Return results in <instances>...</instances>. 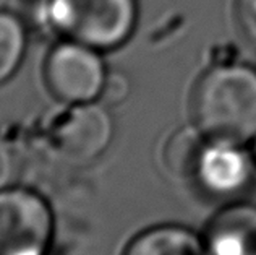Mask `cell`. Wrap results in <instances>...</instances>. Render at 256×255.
I'll return each mask as SVG.
<instances>
[{
  "mask_svg": "<svg viewBox=\"0 0 256 255\" xmlns=\"http://www.w3.org/2000/svg\"><path fill=\"white\" fill-rule=\"evenodd\" d=\"M192 117L216 143L250 140L256 135V72L242 65L206 72L193 90Z\"/></svg>",
  "mask_w": 256,
  "mask_h": 255,
  "instance_id": "cell-1",
  "label": "cell"
},
{
  "mask_svg": "<svg viewBox=\"0 0 256 255\" xmlns=\"http://www.w3.org/2000/svg\"><path fill=\"white\" fill-rule=\"evenodd\" d=\"M136 17L134 0H52L60 33L86 48L109 49L125 41Z\"/></svg>",
  "mask_w": 256,
  "mask_h": 255,
  "instance_id": "cell-2",
  "label": "cell"
},
{
  "mask_svg": "<svg viewBox=\"0 0 256 255\" xmlns=\"http://www.w3.org/2000/svg\"><path fill=\"white\" fill-rule=\"evenodd\" d=\"M50 231V211L38 195L0 192V255H41Z\"/></svg>",
  "mask_w": 256,
  "mask_h": 255,
  "instance_id": "cell-3",
  "label": "cell"
},
{
  "mask_svg": "<svg viewBox=\"0 0 256 255\" xmlns=\"http://www.w3.org/2000/svg\"><path fill=\"white\" fill-rule=\"evenodd\" d=\"M44 80L54 98L83 103L99 95L104 82L102 64L82 44H60L46 60Z\"/></svg>",
  "mask_w": 256,
  "mask_h": 255,
  "instance_id": "cell-4",
  "label": "cell"
},
{
  "mask_svg": "<svg viewBox=\"0 0 256 255\" xmlns=\"http://www.w3.org/2000/svg\"><path fill=\"white\" fill-rule=\"evenodd\" d=\"M112 137L107 112L98 106H78L54 122L50 143L60 156L86 163L102 153Z\"/></svg>",
  "mask_w": 256,
  "mask_h": 255,
  "instance_id": "cell-5",
  "label": "cell"
},
{
  "mask_svg": "<svg viewBox=\"0 0 256 255\" xmlns=\"http://www.w3.org/2000/svg\"><path fill=\"white\" fill-rule=\"evenodd\" d=\"M210 255H256V208L232 206L220 211L208 231Z\"/></svg>",
  "mask_w": 256,
  "mask_h": 255,
  "instance_id": "cell-6",
  "label": "cell"
},
{
  "mask_svg": "<svg viewBox=\"0 0 256 255\" xmlns=\"http://www.w3.org/2000/svg\"><path fill=\"white\" fill-rule=\"evenodd\" d=\"M250 159L237 145L216 143L204 150L198 177L216 193H234L250 179Z\"/></svg>",
  "mask_w": 256,
  "mask_h": 255,
  "instance_id": "cell-7",
  "label": "cell"
},
{
  "mask_svg": "<svg viewBox=\"0 0 256 255\" xmlns=\"http://www.w3.org/2000/svg\"><path fill=\"white\" fill-rule=\"evenodd\" d=\"M124 255H204V249L184 227L160 226L134 237Z\"/></svg>",
  "mask_w": 256,
  "mask_h": 255,
  "instance_id": "cell-8",
  "label": "cell"
},
{
  "mask_svg": "<svg viewBox=\"0 0 256 255\" xmlns=\"http://www.w3.org/2000/svg\"><path fill=\"white\" fill-rule=\"evenodd\" d=\"M206 146L200 130L180 129L167 140L164 146V164L172 176L190 179L198 176Z\"/></svg>",
  "mask_w": 256,
  "mask_h": 255,
  "instance_id": "cell-9",
  "label": "cell"
},
{
  "mask_svg": "<svg viewBox=\"0 0 256 255\" xmlns=\"http://www.w3.org/2000/svg\"><path fill=\"white\" fill-rule=\"evenodd\" d=\"M24 49V31L10 13L0 12V83L18 67Z\"/></svg>",
  "mask_w": 256,
  "mask_h": 255,
  "instance_id": "cell-10",
  "label": "cell"
},
{
  "mask_svg": "<svg viewBox=\"0 0 256 255\" xmlns=\"http://www.w3.org/2000/svg\"><path fill=\"white\" fill-rule=\"evenodd\" d=\"M235 15L242 38L256 51V0H238Z\"/></svg>",
  "mask_w": 256,
  "mask_h": 255,
  "instance_id": "cell-11",
  "label": "cell"
},
{
  "mask_svg": "<svg viewBox=\"0 0 256 255\" xmlns=\"http://www.w3.org/2000/svg\"><path fill=\"white\" fill-rule=\"evenodd\" d=\"M100 98L106 104H118L122 103L128 95V82L124 75L120 73H112V75L106 77L102 86L99 91Z\"/></svg>",
  "mask_w": 256,
  "mask_h": 255,
  "instance_id": "cell-12",
  "label": "cell"
},
{
  "mask_svg": "<svg viewBox=\"0 0 256 255\" xmlns=\"http://www.w3.org/2000/svg\"><path fill=\"white\" fill-rule=\"evenodd\" d=\"M13 171V161L6 145L0 140V189L8 182Z\"/></svg>",
  "mask_w": 256,
  "mask_h": 255,
  "instance_id": "cell-13",
  "label": "cell"
},
{
  "mask_svg": "<svg viewBox=\"0 0 256 255\" xmlns=\"http://www.w3.org/2000/svg\"><path fill=\"white\" fill-rule=\"evenodd\" d=\"M254 153H256V145H254Z\"/></svg>",
  "mask_w": 256,
  "mask_h": 255,
  "instance_id": "cell-14",
  "label": "cell"
}]
</instances>
